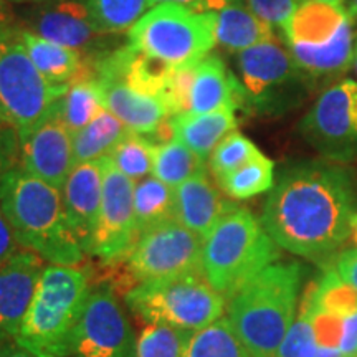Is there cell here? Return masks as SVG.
Wrapping results in <instances>:
<instances>
[{
	"label": "cell",
	"mask_w": 357,
	"mask_h": 357,
	"mask_svg": "<svg viewBox=\"0 0 357 357\" xmlns=\"http://www.w3.org/2000/svg\"><path fill=\"white\" fill-rule=\"evenodd\" d=\"M357 213L352 169L312 160L284 169L263 205L261 225L280 248L324 263L351 236Z\"/></svg>",
	"instance_id": "cell-1"
},
{
	"label": "cell",
	"mask_w": 357,
	"mask_h": 357,
	"mask_svg": "<svg viewBox=\"0 0 357 357\" xmlns=\"http://www.w3.org/2000/svg\"><path fill=\"white\" fill-rule=\"evenodd\" d=\"M0 208L17 242L50 265L77 266L84 252L66 218L63 195L55 185L19 166L0 181Z\"/></svg>",
	"instance_id": "cell-2"
},
{
	"label": "cell",
	"mask_w": 357,
	"mask_h": 357,
	"mask_svg": "<svg viewBox=\"0 0 357 357\" xmlns=\"http://www.w3.org/2000/svg\"><path fill=\"white\" fill-rule=\"evenodd\" d=\"M305 270L275 261L229 300L227 319L253 357H275L296 319Z\"/></svg>",
	"instance_id": "cell-3"
},
{
	"label": "cell",
	"mask_w": 357,
	"mask_h": 357,
	"mask_svg": "<svg viewBox=\"0 0 357 357\" xmlns=\"http://www.w3.org/2000/svg\"><path fill=\"white\" fill-rule=\"evenodd\" d=\"M278 245L248 208L231 204L202 242L200 271L227 301L280 258Z\"/></svg>",
	"instance_id": "cell-4"
},
{
	"label": "cell",
	"mask_w": 357,
	"mask_h": 357,
	"mask_svg": "<svg viewBox=\"0 0 357 357\" xmlns=\"http://www.w3.org/2000/svg\"><path fill=\"white\" fill-rule=\"evenodd\" d=\"M88 294L89 280L83 270L66 265L45 266L13 339L37 357H70L71 336Z\"/></svg>",
	"instance_id": "cell-5"
},
{
	"label": "cell",
	"mask_w": 357,
	"mask_h": 357,
	"mask_svg": "<svg viewBox=\"0 0 357 357\" xmlns=\"http://www.w3.org/2000/svg\"><path fill=\"white\" fill-rule=\"evenodd\" d=\"M284 43L307 78H336L354 60L356 37L344 3L303 0L283 29Z\"/></svg>",
	"instance_id": "cell-6"
},
{
	"label": "cell",
	"mask_w": 357,
	"mask_h": 357,
	"mask_svg": "<svg viewBox=\"0 0 357 357\" xmlns=\"http://www.w3.org/2000/svg\"><path fill=\"white\" fill-rule=\"evenodd\" d=\"M215 15L181 3H160L149 8L128 32L136 52L174 68L211 55L217 45Z\"/></svg>",
	"instance_id": "cell-7"
},
{
	"label": "cell",
	"mask_w": 357,
	"mask_h": 357,
	"mask_svg": "<svg viewBox=\"0 0 357 357\" xmlns=\"http://www.w3.org/2000/svg\"><path fill=\"white\" fill-rule=\"evenodd\" d=\"M126 305L146 323L199 331L223 318L227 300L202 273H185L137 283L128 289Z\"/></svg>",
	"instance_id": "cell-8"
},
{
	"label": "cell",
	"mask_w": 357,
	"mask_h": 357,
	"mask_svg": "<svg viewBox=\"0 0 357 357\" xmlns=\"http://www.w3.org/2000/svg\"><path fill=\"white\" fill-rule=\"evenodd\" d=\"M68 86L43 78L30 60L20 26L0 35V121L19 132L20 139L47 116Z\"/></svg>",
	"instance_id": "cell-9"
},
{
	"label": "cell",
	"mask_w": 357,
	"mask_h": 357,
	"mask_svg": "<svg viewBox=\"0 0 357 357\" xmlns=\"http://www.w3.org/2000/svg\"><path fill=\"white\" fill-rule=\"evenodd\" d=\"M236 63L245 100L261 113L288 108L303 98L307 77L276 38L238 52Z\"/></svg>",
	"instance_id": "cell-10"
},
{
	"label": "cell",
	"mask_w": 357,
	"mask_h": 357,
	"mask_svg": "<svg viewBox=\"0 0 357 357\" xmlns=\"http://www.w3.org/2000/svg\"><path fill=\"white\" fill-rule=\"evenodd\" d=\"M300 131L326 160L346 164L357 159V82L342 79L326 89Z\"/></svg>",
	"instance_id": "cell-11"
},
{
	"label": "cell",
	"mask_w": 357,
	"mask_h": 357,
	"mask_svg": "<svg viewBox=\"0 0 357 357\" xmlns=\"http://www.w3.org/2000/svg\"><path fill=\"white\" fill-rule=\"evenodd\" d=\"M202 242L197 234L182 223L169 220L137 236L124 260L137 283L185 273H202Z\"/></svg>",
	"instance_id": "cell-12"
},
{
	"label": "cell",
	"mask_w": 357,
	"mask_h": 357,
	"mask_svg": "<svg viewBox=\"0 0 357 357\" xmlns=\"http://www.w3.org/2000/svg\"><path fill=\"white\" fill-rule=\"evenodd\" d=\"M134 331L108 287L89 289L71 336L75 357H136Z\"/></svg>",
	"instance_id": "cell-13"
},
{
	"label": "cell",
	"mask_w": 357,
	"mask_h": 357,
	"mask_svg": "<svg viewBox=\"0 0 357 357\" xmlns=\"http://www.w3.org/2000/svg\"><path fill=\"white\" fill-rule=\"evenodd\" d=\"M24 29L82 53L88 61L108 55L113 35L98 25L84 0H55L32 6L24 15Z\"/></svg>",
	"instance_id": "cell-14"
},
{
	"label": "cell",
	"mask_w": 357,
	"mask_h": 357,
	"mask_svg": "<svg viewBox=\"0 0 357 357\" xmlns=\"http://www.w3.org/2000/svg\"><path fill=\"white\" fill-rule=\"evenodd\" d=\"M102 199L100 218L93 238L91 255L102 261L124 260L137 240L134 213V185L136 182L102 158Z\"/></svg>",
	"instance_id": "cell-15"
},
{
	"label": "cell",
	"mask_w": 357,
	"mask_h": 357,
	"mask_svg": "<svg viewBox=\"0 0 357 357\" xmlns=\"http://www.w3.org/2000/svg\"><path fill=\"white\" fill-rule=\"evenodd\" d=\"M60 100L42 121L20 139V166L61 190L75 167V155L73 134L61 118Z\"/></svg>",
	"instance_id": "cell-16"
},
{
	"label": "cell",
	"mask_w": 357,
	"mask_h": 357,
	"mask_svg": "<svg viewBox=\"0 0 357 357\" xmlns=\"http://www.w3.org/2000/svg\"><path fill=\"white\" fill-rule=\"evenodd\" d=\"M102 162L77 164L61 187L70 229L84 253H91L102 199Z\"/></svg>",
	"instance_id": "cell-17"
},
{
	"label": "cell",
	"mask_w": 357,
	"mask_h": 357,
	"mask_svg": "<svg viewBox=\"0 0 357 357\" xmlns=\"http://www.w3.org/2000/svg\"><path fill=\"white\" fill-rule=\"evenodd\" d=\"M105 108L111 111L129 131L158 134L171 118L166 101L160 96L141 91L114 75L95 73Z\"/></svg>",
	"instance_id": "cell-18"
},
{
	"label": "cell",
	"mask_w": 357,
	"mask_h": 357,
	"mask_svg": "<svg viewBox=\"0 0 357 357\" xmlns=\"http://www.w3.org/2000/svg\"><path fill=\"white\" fill-rule=\"evenodd\" d=\"M43 258L20 250L0 268V336H15L43 271Z\"/></svg>",
	"instance_id": "cell-19"
},
{
	"label": "cell",
	"mask_w": 357,
	"mask_h": 357,
	"mask_svg": "<svg viewBox=\"0 0 357 357\" xmlns=\"http://www.w3.org/2000/svg\"><path fill=\"white\" fill-rule=\"evenodd\" d=\"M245 93L240 79L230 73L217 55H207L195 63L189 91V114H204L222 108H240Z\"/></svg>",
	"instance_id": "cell-20"
},
{
	"label": "cell",
	"mask_w": 357,
	"mask_h": 357,
	"mask_svg": "<svg viewBox=\"0 0 357 357\" xmlns=\"http://www.w3.org/2000/svg\"><path fill=\"white\" fill-rule=\"evenodd\" d=\"M204 10L215 15L217 43L230 52H242L275 40L273 26L261 20L248 0H205Z\"/></svg>",
	"instance_id": "cell-21"
},
{
	"label": "cell",
	"mask_w": 357,
	"mask_h": 357,
	"mask_svg": "<svg viewBox=\"0 0 357 357\" xmlns=\"http://www.w3.org/2000/svg\"><path fill=\"white\" fill-rule=\"evenodd\" d=\"M174 204L176 220L202 240L231 205L222 199L220 192L207 177V172L177 185L174 189Z\"/></svg>",
	"instance_id": "cell-22"
},
{
	"label": "cell",
	"mask_w": 357,
	"mask_h": 357,
	"mask_svg": "<svg viewBox=\"0 0 357 357\" xmlns=\"http://www.w3.org/2000/svg\"><path fill=\"white\" fill-rule=\"evenodd\" d=\"M20 35L30 60L47 82L58 86H70L75 79L93 68L91 61L73 48L45 40L24 26H20Z\"/></svg>",
	"instance_id": "cell-23"
},
{
	"label": "cell",
	"mask_w": 357,
	"mask_h": 357,
	"mask_svg": "<svg viewBox=\"0 0 357 357\" xmlns=\"http://www.w3.org/2000/svg\"><path fill=\"white\" fill-rule=\"evenodd\" d=\"M234 108H222L204 114H177L169 118L172 137H176L207 160L223 137L236 131Z\"/></svg>",
	"instance_id": "cell-24"
},
{
	"label": "cell",
	"mask_w": 357,
	"mask_h": 357,
	"mask_svg": "<svg viewBox=\"0 0 357 357\" xmlns=\"http://www.w3.org/2000/svg\"><path fill=\"white\" fill-rule=\"evenodd\" d=\"M129 129L108 109H102L82 131L73 134L75 166L106 158Z\"/></svg>",
	"instance_id": "cell-25"
},
{
	"label": "cell",
	"mask_w": 357,
	"mask_h": 357,
	"mask_svg": "<svg viewBox=\"0 0 357 357\" xmlns=\"http://www.w3.org/2000/svg\"><path fill=\"white\" fill-rule=\"evenodd\" d=\"M174 189L159 181L158 177L147 176L134 185V213H136L137 236L154 229L160 223L176 220L174 215Z\"/></svg>",
	"instance_id": "cell-26"
},
{
	"label": "cell",
	"mask_w": 357,
	"mask_h": 357,
	"mask_svg": "<svg viewBox=\"0 0 357 357\" xmlns=\"http://www.w3.org/2000/svg\"><path fill=\"white\" fill-rule=\"evenodd\" d=\"M205 172H207L205 159L190 151L176 137L159 142V144L155 142L151 176L158 177L164 184L176 189L177 185L184 184L189 178Z\"/></svg>",
	"instance_id": "cell-27"
},
{
	"label": "cell",
	"mask_w": 357,
	"mask_h": 357,
	"mask_svg": "<svg viewBox=\"0 0 357 357\" xmlns=\"http://www.w3.org/2000/svg\"><path fill=\"white\" fill-rule=\"evenodd\" d=\"M60 108L61 118L71 134L82 131L102 109H106L95 71L89 70L70 84L65 95L61 96Z\"/></svg>",
	"instance_id": "cell-28"
},
{
	"label": "cell",
	"mask_w": 357,
	"mask_h": 357,
	"mask_svg": "<svg viewBox=\"0 0 357 357\" xmlns=\"http://www.w3.org/2000/svg\"><path fill=\"white\" fill-rule=\"evenodd\" d=\"M222 190L230 197L245 200L271 190L275 185V162L260 153L243 166L218 178Z\"/></svg>",
	"instance_id": "cell-29"
},
{
	"label": "cell",
	"mask_w": 357,
	"mask_h": 357,
	"mask_svg": "<svg viewBox=\"0 0 357 357\" xmlns=\"http://www.w3.org/2000/svg\"><path fill=\"white\" fill-rule=\"evenodd\" d=\"M305 301L312 311L347 316L357 312V291L339 276L334 268L326 270L305 294Z\"/></svg>",
	"instance_id": "cell-30"
},
{
	"label": "cell",
	"mask_w": 357,
	"mask_h": 357,
	"mask_svg": "<svg viewBox=\"0 0 357 357\" xmlns=\"http://www.w3.org/2000/svg\"><path fill=\"white\" fill-rule=\"evenodd\" d=\"M185 357H253V354L236 336L230 321L220 318L194 333Z\"/></svg>",
	"instance_id": "cell-31"
},
{
	"label": "cell",
	"mask_w": 357,
	"mask_h": 357,
	"mask_svg": "<svg viewBox=\"0 0 357 357\" xmlns=\"http://www.w3.org/2000/svg\"><path fill=\"white\" fill-rule=\"evenodd\" d=\"M154 149L155 142L147 139L144 134L129 131L106 158L119 172L137 182L153 174Z\"/></svg>",
	"instance_id": "cell-32"
},
{
	"label": "cell",
	"mask_w": 357,
	"mask_h": 357,
	"mask_svg": "<svg viewBox=\"0 0 357 357\" xmlns=\"http://www.w3.org/2000/svg\"><path fill=\"white\" fill-rule=\"evenodd\" d=\"M195 331L171 324L147 323L136 342V357H185Z\"/></svg>",
	"instance_id": "cell-33"
},
{
	"label": "cell",
	"mask_w": 357,
	"mask_h": 357,
	"mask_svg": "<svg viewBox=\"0 0 357 357\" xmlns=\"http://www.w3.org/2000/svg\"><path fill=\"white\" fill-rule=\"evenodd\" d=\"M98 25L109 35L128 33L149 10V0H84Z\"/></svg>",
	"instance_id": "cell-34"
},
{
	"label": "cell",
	"mask_w": 357,
	"mask_h": 357,
	"mask_svg": "<svg viewBox=\"0 0 357 357\" xmlns=\"http://www.w3.org/2000/svg\"><path fill=\"white\" fill-rule=\"evenodd\" d=\"M260 153L261 151L247 136H243L238 131H231L213 149L211 158H208V166H211L212 174L218 181V178L243 166L245 162H248L250 159H253Z\"/></svg>",
	"instance_id": "cell-35"
},
{
	"label": "cell",
	"mask_w": 357,
	"mask_h": 357,
	"mask_svg": "<svg viewBox=\"0 0 357 357\" xmlns=\"http://www.w3.org/2000/svg\"><path fill=\"white\" fill-rule=\"evenodd\" d=\"M316 349H318V339H316L311 312L306 305H301L296 319L275 357H312Z\"/></svg>",
	"instance_id": "cell-36"
},
{
	"label": "cell",
	"mask_w": 357,
	"mask_h": 357,
	"mask_svg": "<svg viewBox=\"0 0 357 357\" xmlns=\"http://www.w3.org/2000/svg\"><path fill=\"white\" fill-rule=\"evenodd\" d=\"M252 10L268 25L283 30L296 10L298 0H248Z\"/></svg>",
	"instance_id": "cell-37"
},
{
	"label": "cell",
	"mask_w": 357,
	"mask_h": 357,
	"mask_svg": "<svg viewBox=\"0 0 357 357\" xmlns=\"http://www.w3.org/2000/svg\"><path fill=\"white\" fill-rule=\"evenodd\" d=\"M20 166V137L15 129L0 121V181Z\"/></svg>",
	"instance_id": "cell-38"
},
{
	"label": "cell",
	"mask_w": 357,
	"mask_h": 357,
	"mask_svg": "<svg viewBox=\"0 0 357 357\" xmlns=\"http://www.w3.org/2000/svg\"><path fill=\"white\" fill-rule=\"evenodd\" d=\"M334 271L357 291V248L341 252L334 260Z\"/></svg>",
	"instance_id": "cell-39"
},
{
	"label": "cell",
	"mask_w": 357,
	"mask_h": 357,
	"mask_svg": "<svg viewBox=\"0 0 357 357\" xmlns=\"http://www.w3.org/2000/svg\"><path fill=\"white\" fill-rule=\"evenodd\" d=\"M20 243L17 242L13 230L8 223L7 217L3 215L2 208H0V268L10 260L15 253L20 252Z\"/></svg>",
	"instance_id": "cell-40"
},
{
	"label": "cell",
	"mask_w": 357,
	"mask_h": 357,
	"mask_svg": "<svg viewBox=\"0 0 357 357\" xmlns=\"http://www.w3.org/2000/svg\"><path fill=\"white\" fill-rule=\"evenodd\" d=\"M337 349L342 357H351L357 354V312L347 314L342 319V329Z\"/></svg>",
	"instance_id": "cell-41"
},
{
	"label": "cell",
	"mask_w": 357,
	"mask_h": 357,
	"mask_svg": "<svg viewBox=\"0 0 357 357\" xmlns=\"http://www.w3.org/2000/svg\"><path fill=\"white\" fill-rule=\"evenodd\" d=\"M0 357H37L13 339V336H0Z\"/></svg>",
	"instance_id": "cell-42"
},
{
	"label": "cell",
	"mask_w": 357,
	"mask_h": 357,
	"mask_svg": "<svg viewBox=\"0 0 357 357\" xmlns=\"http://www.w3.org/2000/svg\"><path fill=\"white\" fill-rule=\"evenodd\" d=\"M15 25V15H13L10 2L8 0H0V35L6 33L7 30L13 29Z\"/></svg>",
	"instance_id": "cell-43"
},
{
	"label": "cell",
	"mask_w": 357,
	"mask_h": 357,
	"mask_svg": "<svg viewBox=\"0 0 357 357\" xmlns=\"http://www.w3.org/2000/svg\"><path fill=\"white\" fill-rule=\"evenodd\" d=\"M160 3H181V6L197 8V10H204L205 0H149V8L160 6Z\"/></svg>",
	"instance_id": "cell-44"
},
{
	"label": "cell",
	"mask_w": 357,
	"mask_h": 357,
	"mask_svg": "<svg viewBox=\"0 0 357 357\" xmlns=\"http://www.w3.org/2000/svg\"><path fill=\"white\" fill-rule=\"evenodd\" d=\"M312 357H342L341 352L336 347H328V346H321L318 344V349H316L314 356Z\"/></svg>",
	"instance_id": "cell-45"
},
{
	"label": "cell",
	"mask_w": 357,
	"mask_h": 357,
	"mask_svg": "<svg viewBox=\"0 0 357 357\" xmlns=\"http://www.w3.org/2000/svg\"><path fill=\"white\" fill-rule=\"evenodd\" d=\"M346 12L349 15V19L352 20V24L357 22V0H347L346 2Z\"/></svg>",
	"instance_id": "cell-46"
},
{
	"label": "cell",
	"mask_w": 357,
	"mask_h": 357,
	"mask_svg": "<svg viewBox=\"0 0 357 357\" xmlns=\"http://www.w3.org/2000/svg\"><path fill=\"white\" fill-rule=\"evenodd\" d=\"M10 3H30V6H40V3L55 2V0H8Z\"/></svg>",
	"instance_id": "cell-47"
},
{
	"label": "cell",
	"mask_w": 357,
	"mask_h": 357,
	"mask_svg": "<svg viewBox=\"0 0 357 357\" xmlns=\"http://www.w3.org/2000/svg\"><path fill=\"white\" fill-rule=\"evenodd\" d=\"M351 236L352 240H354V243L357 245V213L354 215V218H352V229H351Z\"/></svg>",
	"instance_id": "cell-48"
},
{
	"label": "cell",
	"mask_w": 357,
	"mask_h": 357,
	"mask_svg": "<svg viewBox=\"0 0 357 357\" xmlns=\"http://www.w3.org/2000/svg\"><path fill=\"white\" fill-rule=\"evenodd\" d=\"M352 66H354L356 77H357V37H356V45H354V60H352Z\"/></svg>",
	"instance_id": "cell-49"
},
{
	"label": "cell",
	"mask_w": 357,
	"mask_h": 357,
	"mask_svg": "<svg viewBox=\"0 0 357 357\" xmlns=\"http://www.w3.org/2000/svg\"><path fill=\"white\" fill-rule=\"evenodd\" d=\"M298 2H303V0H298ZM321 2H331V3H346L347 0H321Z\"/></svg>",
	"instance_id": "cell-50"
},
{
	"label": "cell",
	"mask_w": 357,
	"mask_h": 357,
	"mask_svg": "<svg viewBox=\"0 0 357 357\" xmlns=\"http://www.w3.org/2000/svg\"><path fill=\"white\" fill-rule=\"evenodd\" d=\"M351 357H357V354L356 356H351Z\"/></svg>",
	"instance_id": "cell-51"
},
{
	"label": "cell",
	"mask_w": 357,
	"mask_h": 357,
	"mask_svg": "<svg viewBox=\"0 0 357 357\" xmlns=\"http://www.w3.org/2000/svg\"><path fill=\"white\" fill-rule=\"evenodd\" d=\"M356 37H357V35H356Z\"/></svg>",
	"instance_id": "cell-52"
}]
</instances>
